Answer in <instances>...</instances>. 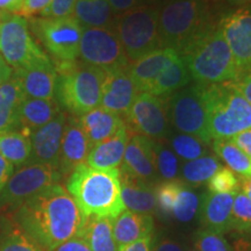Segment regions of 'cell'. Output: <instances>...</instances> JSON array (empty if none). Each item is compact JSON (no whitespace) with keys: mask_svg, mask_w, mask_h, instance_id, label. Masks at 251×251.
Returning a JSON list of instances; mask_svg holds the SVG:
<instances>
[{"mask_svg":"<svg viewBox=\"0 0 251 251\" xmlns=\"http://www.w3.org/2000/svg\"><path fill=\"white\" fill-rule=\"evenodd\" d=\"M61 179V174L52 166L27 163L12 175L0 190V211H17L31 197L52 185L59 184Z\"/></svg>","mask_w":251,"mask_h":251,"instance_id":"10","label":"cell"},{"mask_svg":"<svg viewBox=\"0 0 251 251\" xmlns=\"http://www.w3.org/2000/svg\"><path fill=\"white\" fill-rule=\"evenodd\" d=\"M152 1H157V2H161V4H166V2H170L174 1V0H152Z\"/></svg>","mask_w":251,"mask_h":251,"instance_id":"55","label":"cell"},{"mask_svg":"<svg viewBox=\"0 0 251 251\" xmlns=\"http://www.w3.org/2000/svg\"><path fill=\"white\" fill-rule=\"evenodd\" d=\"M238 149H241L251 159V129L244 130L230 139Z\"/></svg>","mask_w":251,"mask_h":251,"instance_id":"45","label":"cell"},{"mask_svg":"<svg viewBox=\"0 0 251 251\" xmlns=\"http://www.w3.org/2000/svg\"><path fill=\"white\" fill-rule=\"evenodd\" d=\"M196 251H234L224 235L202 229L194 236Z\"/></svg>","mask_w":251,"mask_h":251,"instance_id":"40","label":"cell"},{"mask_svg":"<svg viewBox=\"0 0 251 251\" xmlns=\"http://www.w3.org/2000/svg\"><path fill=\"white\" fill-rule=\"evenodd\" d=\"M56 94L58 101L74 117L99 107L106 72L84 62H57Z\"/></svg>","mask_w":251,"mask_h":251,"instance_id":"4","label":"cell"},{"mask_svg":"<svg viewBox=\"0 0 251 251\" xmlns=\"http://www.w3.org/2000/svg\"><path fill=\"white\" fill-rule=\"evenodd\" d=\"M120 171L151 183L157 175L155 140L140 134H131L126 147Z\"/></svg>","mask_w":251,"mask_h":251,"instance_id":"16","label":"cell"},{"mask_svg":"<svg viewBox=\"0 0 251 251\" xmlns=\"http://www.w3.org/2000/svg\"><path fill=\"white\" fill-rule=\"evenodd\" d=\"M178 52L172 48H161L150 54L143 56L137 61L130 63L128 74L133 79L139 92H148L149 87L156 78L169 68L176 58Z\"/></svg>","mask_w":251,"mask_h":251,"instance_id":"20","label":"cell"},{"mask_svg":"<svg viewBox=\"0 0 251 251\" xmlns=\"http://www.w3.org/2000/svg\"><path fill=\"white\" fill-rule=\"evenodd\" d=\"M67 190L85 218L113 220L126 211L119 169L99 170L81 164L68 178Z\"/></svg>","mask_w":251,"mask_h":251,"instance_id":"2","label":"cell"},{"mask_svg":"<svg viewBox=\"0 0 251 251\" xmlns=\"http://www.w3.org/2000/svg\"><path fill=\"white\" fill-rule=\"evenodd\" d=\"M79 124L89 140L91 149L97 144L111 139L126 127L121 115L109 112L101 106L79 117Z\"/></svg>","mask_w":251,"mask_h":251,"instance_id":"22","label":"cell"},{"mask_svg":"<svg viewBox=\"0 0 251 251\" xmlns=\"http://www.w3.org/2000/svg\"><path fill=\"white\" fill-rule=\"evenodd\" d=\"M13 75V69L4 61V58L0 56V86L5 84L8 79H11Z\"/></svg>","mask_w":251,"mask_h":251,"instance_id":"52","label":"cell"},{"mask_svg":"<svg viewBox=\"0 0 251 251\" xmlns=\"http://www.w3.org/2000/svg\"><path fill=\"white\" fill-rule=\"evenodd\" d=\"M213 149L231 171L242 178H251V159L230 140H215Z\"/></svg>","mask_w":251,"mask_h":251,"instance_id":"32","label":"cell"},{"mask_svg":"<svg viewBox=\"0 0 251 251\" xmlns=\"http://www.w3.org/2000/svg\"><path fill=\"white\" fill-rule=\"evenodd\" d=\"M17 211L19 228L45 251L77 236L86 219L61 184L41 191Z\"/></svg>","mask_w":251,"mask_h":251,"instance_id":"1","label":"cell"},{"mask_svg":"<svg viewBox=\"0 0 251 251\" xmlns=\"http://www.w3.org/2000/svg\"><path fill=\"white\" fill-rule=\"evenodd\" d=\"M91 146L79 124V119H67L59 151L57 170L62 178L70 177L78 166L85 164Z\"/></svg>","mask_w":251,"mask_h":251,"instance_id":"17","label":"cell"},{"mask_svg":"<svg viewBox=\"0 0 251 251\" xmlns=\"http://www.w3.org/2000/svg\"><path fill=\"white\" fill-rule=\"evenodd\" d=\"M196 83L222 84L234 81L238 70L227 41L218 26L208 28L178 52Z\"/></svg>","mask_w":251,"mask_h":251,"instance_id":"3","label":"cell"},{"mask_svg":"<svg viewBox=\"0 0 251 251\" xmlns=\"http://www.w3.org/2000/svg\"><path fill=\"white\" fill-rule=\"evenodd\" d=\"M155 155L157 172L165 180H174L178 174V162L174 151L155 141Z\"/></svg>","mask_w":251,"mask_h":251,"instance_id":"38","label":"cell"},{"mask_svg":"<svg viewBox=\"0 0 251 251\" xmlns=\"http://www.w3.org/2000/svg\"><path fill=\"white\" fill-rule=\"evenodd\" d=\"M23 1L24 0H0V11L12 12V13L17 14Z\"/></svg>","mask_w":251,"mask_h":251,"instance_id":"51","label":"cell"},{"mask_svg":"<svg viewBox=\"0 0 251 251\" xmlns=\"http://www.w3.org/2000/svg\"><path fill=\"white\" fill-rule=\"evenodd\" d=\"M191 81L188 69L180 56L175 59L169 68L156 78V80L149 87L148 92L159 98H168L169 96L183 89Z\"/></svg>","mask_w":251,"mask_h":251,"instance_id":"30","label":"cell"},{"mask_svg":"<svg viewBox=\"0 0 251 251\" xmlns=\"http://www.w3.org/2000/svg\"><path fill=\"white\" fill-rule=\"evenodd\" d=\"M51 2V0H24L21 7L17 12L20 17H33L35 14H41Z\"/></svg>","mask_w":251,"mask_h":251,"instance_id":"43","label":"cell"},{"mask_svg":"<svg viewBox=\"0 0 251 251\" xmlns=\"http://www.w3.org/2000/svg\"><path fill=\"white\" fill-rule=\"evenodd\" d=\"M0 251H45L30 240L19 228L18 225L5 229L4 236L0 241Z\"/></svg>","mask_w":251,"mask_h":251,"instance_id":"36","label":"cell"},{"mask_svg":"<svg viewBox=\"0 0 251 251\" xmlns=\"http://www.w3.org/2000/svg\"><path fill=\"white\" fill-rule=\"evenodd\" d=\"M54 251H91V249L85 240L79 236H75L56 248Z\"/></svg>","mask_w":251,"mask_h":251,"instance_id":"46","label":"cell"},{"mask_svg":"<svg viewBox=\"0 0 251 251\" xmlns=\"http://www.w3.org/2000/svg\"><path fill=\"white\" fill-rule=\"evenodd\" d=\"M206 84L196 83L185 86L169 97L168 115L169 120L183 134L192 135L209 144L207 129V103Z\"/></svg>","mask_w":251,"mask_h":251,"instance_id":"8","label":"cell"},{"mask_svg":"<svg viewBox=\"0 0 251 251\" xmlns=\"http://www.w3.org/2000/svg\"><path fill=\"white\" fill-rule=\"evenodd\" d=\"M240 188L241 192L251 200V178H240Z\"/></svg>","mask_w":251,"mask_h":251,"instance_id":"53","label":"cell"},{"mask_svg":"<svg viewBox=\"0 0 251 251\" xmlns=\"http://www.w3.org/2000/svg\"><path fill=\"white\" fill-rule=\"evenodd\" d=\"M171 147L177 155L186 161H193L207 153L205 143L188 134H176L171 140Z\"/></svg>","mask_w":251,"mask_h":251,"instance_id":"34","label":"cell"},{"mask_svg":"<svg viewBox=\"0 0 251 251\" xmlns=\"http://www.w3.org/2000/svg\"><path fill=\"white\" fill-rule=\"evenodd\" d=\"M114 14H122L134 8L137 4V0H107Z\"/></svg>","mask_w":251,"mask_h":251,"instance_id":"48","label":"cell"},{"mask_svg":"<svg viewBox=\"0 0 251 251\" xmlns=\"http://www.w3.org/2000/svg\"><path fill=\"white\" fill-rule=\"evenodd\" d=\"M85 240L91 251H118V244L113 236L112 220L99 216H87L77 235Z\"/></svg>","mask_w":251,"mask_h":251,"instance_id":"28","label":"cell"},{"mask_svg":"<svg viewBox=\"0 0 251 251\" xmlns=\"http://www.w3.org/2000/svg\"><path fill=\"white\" fill-rule=\"evenodd\" d=\"M198 207H199V198L190 187L183 184L172 207L171 215L178 221L188 222L194 218Z\"/></svg>","mask_w":251,"mask_h":251,"instance_id":"35","label":"cell"},{"mask_svg":"<svg viewBox=\"0 0 251 251\" xmlns=\"http://www.w3.org/2000/svg\"><path fill=\"white\" fill-rule=\"evenodd\" d=\"M231 229L237 231L251 230V200L238 191L235 194L231 209Z\"/></svg>","mask_w":251,"mask_h":251,"instance_id":"37","label":"cell"},{"mask_svg":"<svg viewBox=\"0 0 251 251\" xmlns=\"http://www.w3.org/2000/svg\"><path fill=\"white\" fill-rule=\"evenodd\" d=\"M114 12L107 0H77L74 14L83 28L114 27Z\"/></svg>","mask_w":251,"mask_h":251,"instance_id":"29","label":"cell"},{"mask_svg":"<svg viewBox=\"0 0 251 251\" xmlns=\"http://www.w3.org/2000/svg\"><path fill=\"white\" fill-rule=\"evenodd\" d=\"M152 236L144 237L135 241L133 243L126 244L118 249V251H151L152 250Z\"/></svg>","mask_w":251,"mask_h":251,"instance_id":"47","label":"cell"},{"mask_svg":"<svg viewBox=\"0 0 251 251\" xmlns=\"http://www.w3.org/2000/svg\"><path fill=\"white\" fill-rule=\"evenodd\" d=\"M67 117L59 112L48 124L30 134L31 155L28 163H40L57 169Z\"/></svg>","mask_w":251,"mask_h":251,"instance_id":"15","label":"cell"},{"mask_svg":"<svg viewBox=\"0 0 251 251\" xmlns=\"http://www.w3.org/2000/svg\"><path fill=\"white\" fill-rule=\"evenodd\" d=\"M233 4L242 5V6H251V0H229Z\"/></svg>","mask_w":251,"mask_h":251,"instance_id":"54","label":"cell"},{"mask_svg":"<svg viewBox=\"0 0 251 251\" xmlns=\"http://www.w3.org/2000/svg\"><path fill=\"white\" fill-rule=\"evenodd\" d=\"M120 184L122 201L128 211L140 214H150L156 211V193L151 183L120 171Z\"/></svg>","mask_w":251,"mask_h":251,"instance_id":"23","label":"cell"},{"mask_svg":"<svg viewBox=\"0 0 251 251\" xmlns=\"http://www.w3.org/2000/svg\"><path fill=\"white\" fill-rule=\"evenodd\" d=\"M127 70L106 74L100 101L102 108L121 115L122 118L127 114L131 103L140 93Z\"/></svg>","mask_w":251,"mask_h":251,"instance_id":"18","label":"cell"},{"mask_svg":"<svg viewBox=\"0 0 251 251\" xmlns=\"http://www.w3.org/2000/svg\"><path fill=\"white\" fill-rule=\"evenodd\" d=\"M13 76L19 80L25 96L28 98L47 100L55 98L57 72L50 61L13 70Z\"/></svg>","mask_w":251,"mask_h":251,"instance_id":"19","label":"cell"},{"mask_svg":"<svg viewBox=\"0 0 251 251\" xmlns=\"http://www.w3.org/2000/svg\"><path fill=\"white\" fill-rule=\"evenodd\" d=\"M113 236L118 248L144 237L152 236L153 219L150 214H140L130 211H124L112 220Z\"/></svg>","mask_w":251,"mask_h":251,"instance_id":"24","label":"cell"},{"mask_svg":"<svg viewBox=\"0 0 251 251\" xmlns=\"http://www.w3.org/2000/svg\"><path fill=\"white\" fill-rule=\"evenodd\" d=\"M59 112L61 111L57 102L54 99L47 100L25 97L19 109L18 126H20L21 130L31 134L34 130L51 121Z\"/></svg>","mask_w":251,"mask_h":251,"instance_id":"26","label":"cell"},{"mask_svg":"<svg viewBox=\"0 0 251 251\" xmlns=\"http://www.w3.org/2000/svg\"><path fill=\"white\" fill-rule=\"evenodd\" d=\"M183 183L178 180H166L158 185L155 190L157 208L163 215H171L172 207L175 205L178 193Z\"/></svg>","mask_w":251,"mask_h":251,"instance_id":"39","label":"cell"},{"mask_svg":"<svg viewBox=\"0 0 251 251\" xmlns=\"http://www.w3.org/2000/svg\"><path fill=\"white\" fill-rule=\"evenodd\" d=\"M5 233V231H4ZM4 233H2V235H0V241H1V238H2V236H4Z\"/></svg>","mask_w":251,"mask_h":251,"instance_id":"56","label":"cell"},{"mask_svg":"<svg viewBox=\"0 0 251 251\" xmlns=\"http://www.w3.org/2000/svg\"><path fill=\"white\" fill-rule=\"evenodd\" d=\"M166 98L141 92L124 117L129 134H140L151 140H161L168 135L169 115Z\"/></svg>","mask_w":251,"mask_h":251,"instance_id":"13","label":"cell"},{"mask_svg":"<svg viewBox=\"0 0 251 251\" xmlns=\"http://www.w3.org/2000/svg\"><path fill=\"white\" fill-rule=\"evenodd\" d=\"M218 27L230 48L238 74L251 69V6L226 14Z\"/></svg>","mask_w":251,"mask_h":251,"instance_id":"14","label":"cell"},{"mask_svg":"<svg viewBox=\"0 0 251 251\" xmlns=\"http://www.w3.org/2000/svg\"><path fill=\"white\" fill-rule=\"evenodd\" d=\"M76 1L77 0H51L48 7L41 12V15L46 19L71 17L74 14Z\"/></svg>","mask_w":251,"mask_h":251,"instance_id":"42","label":"cell"},{"mask_svg":"<svg viewBox=\"0 0 251 251\" xmlns=\"http://www.w3.org/2000/svg\"><path fill=\"white\" fill-rule=\"evenodd\" d=\"M151 251H184V249L176 241H172L170 238H164L156 244H152Z\"/></svg>","mask_w":251,"mask_h":251,"instance_id":"50","label":"cell"},{"mask_svg":"<svg viewBox=\"0 0 251 251\" xmlns=\"http://www.w3.org/2000/svg\"><path fill=\"white\" fill-rule=\"evenodd\" d=\"M0 56L13 70L50 61L29 34L26 19L17 14L1 17Z\"/></svg>","mask_w":251,"mask_h":251,"instance_id":"9","label":"cell"},{"mask_svg":"<svg viewBox=\"0 0 251 251\" xmlns=\"http://www.w3.org/2000/svg\"><path fill=\"white\" fill-rule=\"evenodd\" d=\"M114 29L129 63L164 48L158 28V7L135 6L119 15Z\"/></svg>","mask_w":251,"mask_h":251,"instance_id":"7","label":"cell"},{"mask_svg":"<svg viewBox=\"0 0 251 251\" xmlns=\"http://www.w3.org/2000/svg\"><path fill=\"white\" fill-rule=\"evenodd\" d=\"M207 129L209 139L230 140L251 129V103L231 83L206 85Z\"/></svg>","mask_w":251,"mask_h":251,"instance_id":"5","label":"cell"},{"mask_svg":"<svg viewBox=\"0 0 251 251\" xmlns=\"http://www.w3.org/2000/svg\"><path fill=\"white\" fill-rule=\"evenodd\" d=\"M79 56L84 63L106 74L127 70L130 64L114 27L83 28Z\"/></svg>","mask_w":251,"mask_h":251,"instance_id":"11","label":"cell"},{"mask_svg":"<svg viewBox=\"0 0 251 251\" xmlns=\"http://www.w3.org/2000/svg\"><path fill=\"white\" fill-rule=\"evenodd\" d=\"M14 166L0 153V190L5 186L11 176L13 175Z\"/></svg>","mask_w":251,"mask_h":251,"instance_id":"49","label":"cell"},{"mask_svg":"<svg viewBox=\"0 0 251 251\" xmlns=\"http://www.w3.org/2000/svg\"><path fill=\"white\" fill-rule=\"evenodd\" d=\"M25 97L20 83L13 75L0 86V134L13 130L18 126L19 109Z\"/></svg>","mask_w":251,"mask_h":251,"instance_id":"27","label":"cell"},{"mask_svg":"<svg viewBox=\"0 0 251 251\" xmlns=\"http://www.w3.org/2000/svg\"><path fill=\"white\" fill-rule=\"evenodd\" d=\"M0 153L13 166L26 164L31 155L30 134L21 129L0 134Z\"/></svg>","mask_w":251,"mask_h":251,"instance_id":"31","label":"cell"},{"mask_svg":"<svg viewBox=\"0 0 251 251\" xmlns=\"http://www.w3.org/2000/svg\"><path fill=\"white\" fill-rule=\"evenodd\" d=\"M236 193L207 192L200 206L201 224L205 229L224 235L231 230V209Z\"/></svg>","mask_w":251,"mask_h":251,"instance_id":"21","label":"cell"},{"mask_svg":"<svg viewBox=\"0 0 251 251\" xmlns=\"http://www.w3.org/2000/svg\"><path fill=\"white\" fill-rule=\"evenodd\" d=\"M213 26L207 0H174L158 8L163 47L177 52Z\"/></svg>","mask_w":251,"mask_h":251,"instance_id":"6","label":"cell"},{"mask_svg":"<svg viewBox=\"0 0 251 251\" xmlns=\"http://www.w3.org/2000/svg\"><path fill=\"white\" fill-rule=\"evenodd\" d=\"M209 192L213 193H237L240 191V179L228 168H220L208 180Z\"/></svg>","mask_w":251,"mask_h":251,"instance_id":"41","label":"cell"},{"mask_svg":"<svg viewBox=\"0 0 251 251\" xmlns=\"http://www.w3.org/2000/svg\"><path fill=\"white\" fill-rule=\"evenodd\" d=\"M220 168L222 166L214 156L206 155L185 163L181 175L186 183L198 186L207 183Z\"/></svg>","mask_w":251,"mask_h":251,"instance_id":"33","label":"cell"},{"mask_svg":"<svg viewBox=\"0 0 251 251\" xmlns=\"http://www.w3.org/2000/svg\"><path fill=\"white\" fill-rule=\"evenodd\" d=\"M233 86L251 103V69L238 74V76L234 81H229Z\"/></svg>","mask_w":251,"mask_h":251,"instance_id":"44","label":"cell"},{"mask_svg":"<svg viewBox=\"0 0 251 251\" xmlns=\"http://www.w3.org/2000/svg\"><path fill=\"white\" fill-rule=\"evenodd\" d=\"M31 27L57 62L76 61L79 56L83 27L72 15L58 19H36L31 23Z\"/></svg>","mask_w":251,"mask_h":251,"instance_id":"12","label":"cell"},{"mask_svg":"<svg viewBox=\"0 0 251 251\" xmlns=\"http://www.w3.org/2000/svg\"><path fill=\"white\" fill-rule=\"evenodd\" d=\"M187 251H196V250H193V249H190V250H187Z\"/></svg>","mask_w":251,"mask_h":251,"instance_id":"57","label":"cell"},{"mask_svg":"<svg viewBox=\"0 0 251 251\" xmlns=\"http://www.w3.org/2000/svg\"><path fill=\"white\" fill-rule=\"evenodd\" d=\"M129 136V131L127 127H125L111 139L94 146L87 156V165L93 169H99V170L118 169L124 159Z\"/></svg>","mask_w":251,"mask_h":251,"instance_id":"25","label":"cell"}]
</instances>
